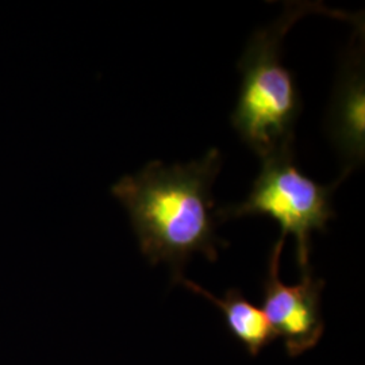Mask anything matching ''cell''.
<instances>
[{"instance_id": "1", "label": "cell", "mask_w": 365, "mask_h": 365, "mask_svg": "<svg viewBox=\"0 0 365 365\" xmlns=\"http://www.w3.org/2000/svg\"><path fill=\"white\" fill-rule=\"evenodd\" d=\"M221 165L220 150L211 149L188 164L150 161L111 187L129 212L145 257L153 265H170L175 282L184 276L182 268L194 253L215 261L218 245L226 247L215 235L220 217L211 195Z\"/></svg>"}, {"instance_id": "2", "label": "cell", "mask_w": 365, "mask_h": 365, "mask_svg": "<svg viewBox=\"0 0 365 365\" xmlns=\"http://www.w3.org/2000/svg\"><path fill=\"white\" fill-rule=\"evenodd\" d=\"M312 13L354 22L360 18L329 10L321 3L291 1L274 24L259 29L250 37L240 60L242 80L232 123L261 160L294 146V128L302 102L294 75L282 63V42L300 18Z\"/></svg>"}, {"instance_id": "3", "label": "cell", "mask_w": 365, "mask_h": 365, "mask_svg": "<svg viewBox=\"0 0 365 365\" xmlns=\"http://www.w3.org/2000/svg\"><path fill=\"white\" fill-rule=\"evenodd\" d=\"M260 175L248 197L218 211L222 221L247 215H268L280 225V238L292 235L302 272L310 271V245L314 230L325 232L336 214L331 192L336 185H319L300 172L294 160V146L283 148L261 160Z\"/></svg>"}, {"instance_id": "4", "label": "cell", "mask_w": 365, "mask_h": 365, "mask_svg": "<svg viewBox=\"0 0 365 365\" xmlns=\"http://www.w3.org/2000/svg\"><path fill=\"white\" fill-rule=\"evenodd\" d=\"M284 242V238H279L271 252L261 309L274 330V339H283L288 354L295 357L313 349L324 334V282L314 279L312 271H306L302 272L298 284L283 283L279 269Z\"/></svg>"}, {"instance_id": "5", "label": "cell", "mask_w": 365, "mask_h": 365, "mask_svg": "<svg viewBox=\"0 0 365 365\" xmlns=\"http://www.w3.org/2000/svg\"><path fill=\"white\" fill-rule=\"evenodd\" d=\"M365 80L363 42L354 45L341 61L339 78L327 113L329 138L337 149L342 175L337 187L354 168L360 167L365 156Z\"/></svg>"}, {"instance_id": "6", "label": "cell", "mask_w": 365, "mask_h": 365, "mask_svg": "<svg viewBox=\"0 0 365 365\" xmlns=\"http://www.w3.org/2000/svg\"><path fill=\"white\" fill-rule=\"evenodd\" d=\"M178 282L214 303L225 315V322L230 333L247 348L252 356L259 354L274 339V330L262 309L252 304L240 289H229L223 298H217L184 276Z\"/></svg>"}]
</instances>
